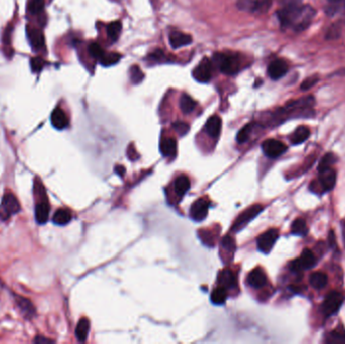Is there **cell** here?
<instances>
[{
  "mask_svg": "<svg viewBox=\"0 0 345 344\" xmlns=\"http://www.w3.org/2000/svg\"><path fill=\"white\" fill-rule=\"evenodd\" d=\"M217 282L221 287L225 288L226 290L235 289L238 285L237 278H236L235 274L229 269H224L219 273L218 278H217Z\"/></svg>",
  "mask_w": 345,
  "mask_h": 344,
  "instance_id": "16",
  "label": "cell"
},
{
  "mask_svg": "<svg viewBox=\"0 0 345 344\" xmlns=\"http://www.w3.org/2000/svg\"><path fill=\"white\" fill-rule=\"evenodd\" d=\"M193 78L200 83H207L212 76V65L208 58H203L198 66L193 70Z\"/></svg>",
  "mask_w": 345,
  "mask_h": 344,
  "instance_id": "11",
  "label": "cell"
},
{
  "mask_svg": "<svg viewBox=\"0 0 345 344\" xmlns=\"http://www.w3.org/2000/svg\"><path fill=\"white\" fill-rule=\"evenodd\" d=\"M34 342H35V343L41 344V343H54L55 341L52 340V339H50V338L44 337L43 335H38V336H36V338L34 339Z\"/></svg>",
  "mask_w": 345,
  "mask_h": 344,
  "instance_id": "44",
  "label": "cell"
},
{
  "mask_svg": "<svg viewBox=\"0 0 345 344\" xmlns=\"http://www.w3.org/2000/svg\"><path fill=\"white\" fill-rule=\"evenodd\" d=\"M247 283L250 287H252L254 289L264 288L268 283L267 275L265 274V272L261 268H256L248 274Z\"/></svg>",
  "mask_w": 345,
  "mask_h": 344,
  "instance_id": "17",
  "label": "cell"
},
{
  "mask_svg": "<svg viewBox=\"0 0 345 344\" xmlns=\"http://www.w3.org/2000/svg\"><path fill=\"white\" fill-rule=\"evenodd\" d=\"M174 129L180 134V135H185L189 131V125L183 121H177L172 124Z\"/></svg>",
  "mask_w": 345,
  "mask_h": 344,
  "instance_id": "42",
  "label": "cell"
},
{
  "mask_svg": "<svg viewBox=\"0 0 345 344\" xmlns=\"http://www.w3.org/2000/svg\"><path fill=\"white\" fill-rule=\"evenodd\" d=\"M278 237L279 231L277 229H270L266 231L265 233L260 235L256 240L258 249L264 253H269L273 249Z\"/></svg>",
  "mask_w": 345,
  "mask_h": 344,
  "instance_id": "12",
  "label": "cell"
},
{
  "mask_svg": "<svg viewBox=\"0 0 345 344\" xmlns=\"http://www.w3.org/2000/svg\"><path fill=\"white\" fill-rule=\"evenodd\" d=\"M121 30H122V25L120 22H112L108 25L107 27V36L108 38L112 41V42H115L118 40L119 36H120V33H121Z\"/></svg>",
  "mask_w": 345,
  "mask_h": 344,
  "instance_id": "31",
  "label": "cell"
},
{
  "mask_svg": "<svg viewBox=\"0 0 345 344\" xmlns=\"http://www.w3.org/2000/svg\"><path fill=\"white\" fill-rule=\"evenodd\" d=\"M336 170L331 166L319 170V182L324 191H331L336 184Z\"/></svg>",
  "mask_w": 345,
  "mask_h": 344,
  "instance_id": "14",
  "label": "cell"
},
{
  "mask_svg": "<svg viewBox=\"0 0 345 344\" xmlns=\"http://www.w3.org/2000/svg\"><path fill=\"white\" fill-rule=\"evenodd\" d=\"M196 107V102L195 100H193L192 97H190L187 94H182L181 98H180V108L181 110L185 113H191Z\"/></svg>",
  "mask_w": 345,
  "mask_h": 344,
  "instance_id": "29",
  "label": "cell"
},
{
  "mask_svg": "<svg viewBox=\"0 0 345 344\" xmlns=\"http://www.w3.org/2000/svg\"><path fill=\"white\" fill-rule=\"evenodd\" d=\"M309 282H310V285L314 289L320 290V289H323L324 287H326V285L328 284V277L325 273L315 272V273L311 274Z\"/></svg>",
  "mask_w": 345,
  "mask_h": 344,
  "instance_id": "26",
  "label": "cell"
},
{
  "mask_svg": "<svg viewBox=\"0 0 345 344\" xmlns=\"http://www.w3.org/2000/svg\"><path fill=\"white\" fill-rule=\"evenodd\" d=\"M318 81H319L318 76H310L303 81V83L301 84V89L304 91L309 90L312 87H314L318 83Z\"/></svg>",
  "mask_w": 345,
  "mask_h": 344,
  "instance_id": "41",
  "label": "cell"
},
{
  "mask_svg": "<svg viewBox=\"0 0 345 344\" xmlns=\"http://www.w3.org/2000/svg\"><path fill=\"white\" fill-rule=\"evenodd\" d=\"M310 133H311V132H310L309 127H307V126H305V125L299 126V127L293 132V134H292L291 137H290L292 144L297 145V144L303 143L305 140H307V139L309 138Z\"/></svg>",
  "mask_w": 345,
  "mask_h": 344,
  "instance_id": "23",
  "label": "cell"
},
{
  "mask_svg": "<svg viewBox=\"0 0 345 344\" xmlns=\"http://www.w3.org/2000/svg\"><path fill=\"white\" fill-rule=\"evenodd\" d=\"M160 152L165 157L175 156L177 153V140L172 137H165L160 140Z\"/></svg>",
  "mask_w": 345,
  "mask_h": 344,
  "instance_id": "20",
  "label": "cell"
},
{
  "mask_svg": "<svg viewBox=\"0 0 345 344\" xmlns=\"http://www.w3.org/2000/svg\"><path fill=\"white\" fill-rule=\"evenodd\" d=\"M343 241H344V246H345V228L343 229Z\"/></svg>",
  "mask_w": 345,
  "mask_h": 344,
  "instance_id": "48",
  "label": "cell"
},
{
  "mask_svg": "<svg viewBox=\"0 0 345 344\" xmlns=\"http://www.w3.org/2000/svg\"><path fill=\"white\" fill-rule=\"evenodd\" d=\"M12 296L15 300V304L17 308L19 309L20 313L26 320L31 321L37 316V308L30 299L23 297L17 293H13V292H12Z\"/></svg>",
  "mask_w": 345,
  "mask_h": 344,
  "instance_id": "6",
  "label": "cell"
},
{
  "mask_svg": "<svg viewBox=\"0 0 345 344\" xmlns=\"http://www.w3.org/2000/svg\"><path fill=\"white\" fill-rule=\"evenodd\" d=\"M303 0H283L282 8L277 13L278 19L283 28H290L291 23L303 6Z\"/></svg>",
  "mask_w": 345,
  "mask_h": 344,
  "instance_id": "4",
  "label": "cell"
},
{
  "mask_svg": "<svg viewBox=\"0 0 345 344\" xmlns=\"http://www.w3.org/2000/svg\"><path fill=\"white\" fill-rule=\"evenodd\" d=\"M213 59L218 69L226 75H233L239 70V60L235 55L217 53Z\"/></svg>",
  "mask_w": 345,
  "mask_h": 344,
  "instance_id": "5",
  "label": "cell"
},
{
  "mask_svg": "<svg viewBox=\"0 0 345 344\" xmlns=\"http://www.w3.org/2000/svg\"><path fill=\"white\" fill-rule=\"evenodd\" d=\"M210 201L207 198H200L190 208V217L195 221H202L207 217Z\"/></svg>",
  "mask_w": 345,
  "mask_h": 344,
  "instance_id": "13",
  "label": "cell"
},
{
  "mask_svg": "<svg viewBox=\"0 0 345 344\" xmlns=\"http://www.w3.org/2000/svg\"><path fill=\"white\" fill-rule=\"evenodd\" d=\"M316 14V10L313 7L309 5H303L294 17L290 28L296 33L304 32L311 26Z\"/></svg>",
  "mask_w": 345,
  "mask_h": 344,
  "instance_id": "2",
  "label": "cell"
},
{
  "mask_svg": "<svg viewBox=\"0 0 345 344\" xmlns=\"http://www.w3.org/2000/svg\"><path fill=\"white\" fill-rule=\"evenodd\" d=\"M129 78H130L131 83L138 84L143 80L144 76H143V73L141 72V70L137 66H132L129 70Z\"/></svg>",
  "mask_w": 345,
  "mask_h": 344,
  "instance_id": "35",
  "label": "cell"
},
{
  "mask_svg": "<svg viewBox=\"0 0 345 344\" xmlns=\"http://www.w3.org/2000/svg\"><path fill=\"white\" fill-rule=\"evenodd\" d=\"M30 63H31V69H32V71H33L34 73H39V72H41V71L44 69L45 64H46V62L44 61V59H42V58H40V57H36V58L31 59Z\"/></svg>",
  "mask_w": 345,
  "mask_h": 344,
  "instance_id": "40",
  "label": "cell"
},
{
  "mask_svg": "<svg viewBox=\"0 0 345 344\" xmlns=\"http://www.w3.org/2000/svg\"><path fill=\"white\" fill-rule=\"evenodd\" d=\"M291 232L295 235L305 236L308 233V226H307L306 221L302 218H298L294 220L291 226Z\"/></svg>",
  "mask_w": 345,
  "mask_h": 344,
  "instance_id": "28",
  "label": "cell"
},
{
  "mask_svg": "<svg viewBox=\"0 0 345 344\" xmlns=\"http://www.w3.org/2000/svg\"><path fill=\"white\" fill-rule=\"evenodd\" d=\"M262 148L264 153L270 157V158H277L280 155H282L283 153L286 152L287 150V145L277 139L271 138V139H267L263 142L262 144Z\"/></svg>",
  "mask_w": 345,
  "mask_h": 344,
  "instance_id": "10",
  "label": "cell"
},
{
  "mask_svg": "<svg viewBox=\"0 0 345 344\" xmlns=\"http://www.w3.org/2000/svg\"><path fill=\"white\" fill-rule=\"evenodd\" d=\"M343 303V296L337 291L330 292L323 303V313L326 316L334 315L341 307Z\"/></svg>",
  "mask_w": 345,
  "mask_h": 344,
  "instance_id": "9",
  "label": "cell"
},
{
  "mask_svg": "<svg viewBox=\"0 0 345 344\" xmlns=\"http://www.w3.org/2000/svg\"><path fill=\"white\" fill-rule=\"evenodd\" d=\"M227 299V290L223 287H218L211 294V302L214 305H223Z\"/></svg>",
  "mask_w": 345,
  "mask_h": 344,
  "instance_id": "30",
  "label": "cell"
},
{
  "mask_svg": "<svg viewBox=\"0 0 345 344\" xmlns=\"http://www.w3.org/2000/svg\"><path fill=\"white\" fill-rule=\"evenodd\" d=\"M329 244H330V246L331 247H333V246H335V244H336V240H335V234H334V232L331 230L330 231V233H329Z\"/></svg>",
  "mask_w": 345,
  "mask_h": 344,
  "instance_id": "46",
  "label": "cell"
},
{
  "mask_svg": "<svg viewBox=\"0 0 345 344\" xmlns=\"http://www.w3.org/2000/svg\"><path fill=\"white\" fill-rule=\"evenodd\" d=\"M221 125H222V122H221V119L219 116L217 115H213L211 116L207 122H206V125H205V128H206V131L207 133L211 136V137H218L219 134H220V131H221Z\"/></svg>",
  "mask_w": 345,
  "mask_h": 344,
  "instance_id": "22",
  "label": "cell"
},
{
  "mask_svg": "<svg viewBox=\"0 0 345 344\" xmlns=\"http://www.w3.org/2000/svg\"><path fill=\"white\" fill-rule=\"evenodd\" d=\"M89 330H90V321L87 318L80 319V321L77 324L76 331H75L78 341L80 342L86 341L89 334Z\"/></svg>",
  "mask_w": 345,
  "mask_h": 344,
  "instance_id": "25",
  "label": "cell"
},
{
  "mask_svg": "<svg viewBox=\"0 0 345 344\" xmlns=\"http://www.w3.org/2000/svg\"><path fill=\"white\" fill-rule=\"evenodd\" d=\"M337 161V156L332 153V152H329V153H326L320 163H319V166H318V170H321V169H324V168H327V167H331L335 162Z\"/></svg>",
  "mask_w": 345,
  "mask_h": 344,
  "instance_id": "34",
  "label": "cell"
},
{
  "mask_svg": "<svg viewBox=\"0 0 345 344\" xmlns=\"http://www.w3.org/2000/svg\"><path fill=\"white\" fill-rule=\"evenodd\" d=\"M28 39L31 47L35 51H40L45 47V37L42 32L38 29L28 30Z\"/></svg>",
  "mask_w": 345,
  "mask_h": 344,
  "instance_id": "21",
  "label": "cell"
},
{
  "mask_svg": "<svg viewBox=\"0 0 345 344\" xmlns=\"http://www.w3.org/2000/svg\"><path fill=\"white\" fill-rule=\"evenodd\" d=\"M88 52L90 54V56L94 59H97V60H101L102 57L104 56V51L103 49L96 43H92L89 45L88 47Z\"/></svg>",
  "mask_w": 345,
  "mask_h": 344,
  "instance_id": "36",
  "label": "cell"
},
{
  "mask_svg": "<svg viewBox=\"0 0 345 344\" xmlns=\"http://www.w3.org/2000/svg\"><path fill=\"white\" fill-rule=\"evenodd\" d=\"M12 31H13V28L12 27H9L7 28L6 32H5V35H4V43L7 45V44H11V36H12Z\"/></svg>",
  "mask_w": 345,
  "mask_h": 344,
  "instance_id": "45",
  "label": "cell"
},
{
  "mask_svg": "<svg viewBox=\"0 0 345 344\" xmlns=\"http://www.w3.org/2000/svg\"><path fill=\"white\" fill-rule=\"evenodd\" d=\"M221 245H222V248L223 249H226L229 251V253L233 256L234 252H235V249H236V245H235V241L232 237L226 235L223 237L222 241H221Z\"/></svg>",
  "mask_w": 345,
  "mask_h": 344,
  "instance_id": "38",
  "label": "cell"
},
{
  "mask_svg": "<svg viewBox=\"0 0 345 344\" xmlns=\"http://www.w3.org/2000/svg\"><path fill=\"white\" fill-rule=\"evenodd\" d=\"M22 211L21 203L17 196L10 190H6L0 202V220L8 221L12 216Z\"/></svg>",
  "mask_w": 345,
  "mask_h": 344,
  "instance_id": "3",
  "label": "cell"
},
{
  "mask_svg": "<svg viewBox=\"0 0 345 344\" xmlns=\"http://www.w3.org/2000/svg\"><path fill=\"white\" fill-rule=\"evenodd\" d=\"M53 223L59 226L67 225L72 220V213L67 208L58 209L53 216Z\"/></svg>",
  "mask_w": 345,
  "mask_h": 344,
  "instance_id": "24",
  "label": "cell"
},
{
  "mask_svg": "<svg viewBox=\"0 0 345 344\" xmlns=\"http://www.w3.org/2000/svg\"><path fill=\"white\" fill-rule=\"evenodd\" d=\"M316 263H317V260L313 251L309 248H305L302 251L301 256L291 263L290 269L293 272H301L303 270L312 269L316 265Z\"/></svg>",
  "mask_w": 345,
  "mask_h": 344,
  "instance_id": "8",
  "label": "cell"
},
{
  "mask_svg": "<svg viewBox=\"0 0 345 344\" xmlns=\"http://www.w3.org/2000/svg\"><path fill=\"white\" fill-rule=\"evenodd\" d=\"M51 123L56 129L63 130L69 126V118L62 108L56 107L51 114Z\"/></svg>",
  "mask_w": 345,
  "mask_h": 344,
  "instance_id": "18",
  "label": "cell"
},
{
  "mask_svg": "<svg viewBox=\"0 0 345 344\" xmlns=\"http://www.w3.org/2000/svg\"><path fill=\"white\" fill-rule=\"evenodd\" d=\"M34 195L36 199L35 219L39 225L47 223L51 211L49 197L41 179L36 178L34 183Z\"/></svg>",
  "mask_w": 345,
  "mask_h": 344,
  "instance_id": "1",
  "label": "cell"
},
{
  "mask_svg": "<svg viewBox=\"0 0 345 344\" xmlns=\"http://www.w3.org/2000/svg\"><path fill=\"white\" fill-rule=\"evenodd\" d=\"M327 2H328V4L330 5L331 8H335V7H337L339 5V3L341 2V0H327Z\"/></svg>",
  "mask_w": 345,
  "mask_h": 344,
  "instance_id": "47",
  "label": "cell"
},
{
  "mask_svg": "<svg viewBox=\"0 0 345 344\" xmlns=\"http://www.w3.org/2000/svg\"><path fill=\"white\" fill-rule=\"evenodd\" d=\"M264 210V206L256 204L253 206H250L249 208H247L245 211H243L238 218L235 220L233 226H232V230L234 232H238L240 231L242 228H244L253 218H255L262 211Z\"/></svg>",
  "mask_w": 345,
  "mask_h": 344,
  "instance_id": "7",
  "label": "cell"
},
{
  "mask_svg": "<svg viewBox=\"0 0 345 344\" xmlns=\"http://www.w3.org/2000/svg\"><path fill=\"white\" fill-rule=\"evenodd\" d=\"M121 59V55L118 53H109L107 55L104 54L102 59L99 61L100 64L104 67H110L117 64Z\"/></svg>",
  "mask_w": 345,
  "mask_h": 344,
  "instance_id": "32",
  "label": "cell"
},
{
  "mask_svg": "<svg viewBox=\"0 0 345 344\" xmlns=\"http://www.w3.org/2000/svg\"><path fill=\"white\" fill-rule=\"evenodd\" d=\"M330 337L332 339H335V342H345V332L333 331Z\"/></svg>",
  "mask_w": 345,
  "mask_h": 344,
  "instance_id": "43",
  "label": "cell"
},
{
  "mask_svg": "<svg viewBox=\"0 0 345 344\" xmlns=\"http://www.w3.org/2000/svg\"><path fill=\"white\" fill-rule=\"evenodd\" d=\"M168 42L172 49H179L190 45L192 43V37L180 32H171L168 36Z\"/></svg>",
  "mask_w": 345,
  "mask_h": 344,
  "instance_id": "19",
  "label": "cell"
},
{
  "mask_svg": "<svg viewBox=\"0 0 345 344\" xmlns=\"http://www.w3.org/2000/svg\"><path fill=\"white\" fill-rule=\"evenodd\" d=\"M190 180L188 179L187 176H180L176 179L175 181V185H174V188H175V192L179 195V196H184L188 190L190 189Z\"/></svg>",
  "mask_w": 345,
  "mask_h": 344,
  "instance_id": "27",
  "label": "cell"
},
{
  "mask_svg": "<svg viewBox=\"0 0 345 344\" xmlns=\"http://www.w3.org/2000/svg\"><path fill=\"white\" fill-rule=\"evenodd\" d=\"M251 130H252V124H247L245 125L244 127H242L237 136H236V140L239 142V143H243L245 141H247V139L249 138L250 136V133H251Z\"/></svg>",
  "mask_w": 345,
  "mask_h": 344,
  "instance_id": "37",
  "label": "cell"
},
{
  "mask_svg": "<svg viewBox=\"0 0 345 344\" xmlns=\"http://www.w3.org/2000/svg\"><path fill=\"white\" fill-rule=\"evenodd\" d=\"M45 7V0H31L29 11L32 15H39L43 12Z\"/></svg>",
  "mask_w": 345,
  "mask_h": 344,
  "instance_id": "39",
  "label": "cell"
},
{
  "mask_svg": "<svg viewBox=\"0 0 345 344\" xmlns=\"http://www.w3.org/2000/svg\"><path fill=\"white\" fill-rule=\"evenodd\" d=\"M288 64L283 60H275L268 67V75L272 80H279L288 73Z\"/></svg>",
  "mask_w": 345,
  "mask_h": 344,
  "instance_id": "15",
  "label": "cell"
},
{
  "mask_svg": "<svg viewBox=\"0 0 345 344\" xmlns=\"http://www.w3.org/2000/svg\"><path fill=\"white\" fill-rule=\"evenodd\" d=\"M199 237L201 238L202 242L208 246H213L216 242L217 235H214V233L210 230H200L199 231Z\"/></svg>",
  "mask_w": 345,
  "mask_h": 344,
  "instance_id": "33",
  "label": "cell"
}]
</instances>
